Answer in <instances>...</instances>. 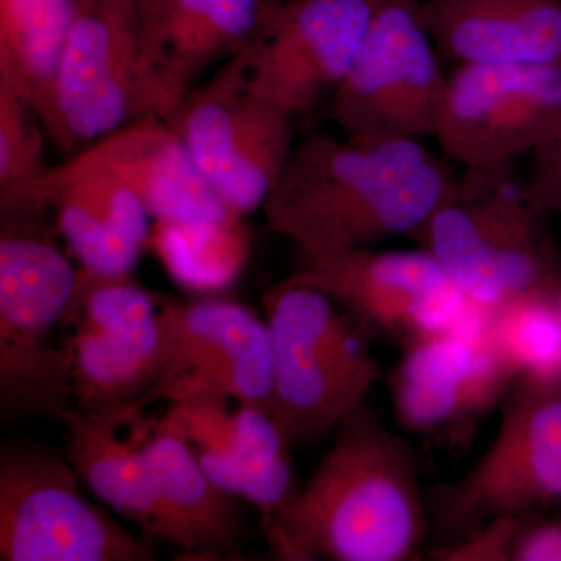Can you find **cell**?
I'll use <instances>...</instances> for the list:
<instances>
[{"label":"cell","instance_id":"31","mask_svg":"<svg viewBox=\"0 0 561 561\" xmlns=\"http://www.w3.org/2000/svg\"><path fill=\"white\" fill-rule=\"evenodd\" d=\"M133 2L138 3L140 9V7L147 5V3L153 2V0H133Z\"/></svg>","mask_w":561,"mask_h":561},{"label":"cell","instance_id":"17","mask_svg":"<svg viewBox=\"0 0 561 561\" xmlns=\"http://www.w3.org/2000/svg\"><path fill=\"white\" fill-rule=\"evenodd\" d=\"M518 379L486 334L445 332L404 348L390 376L402 430L459 443Z\"/></svg>","mask_w":561,"mask_h":561},{"label":"cell","instance_id":"2","mask_svg":"<svg viewBox=\"0 0 561 561\" xmlns=\"http://www.w3.org/2000/svg\"><path fill=\"white\" fill-rule=\"evenodd\" d=\"M294 500L264 516L272 552L289 561H411L431 530L419 456L367 402Z\"/></svg>","mask_w":561,"mask_h":561},{"label":"cell","instance_id":"6","mask_svg":"<svg viewBox=\"0 0 561 561\" xmlns=\"http://www.w3.org/2000/svg\"><path fill=\"white\" fill-rule=\"evenodd\" d=\"M481 459L427 494L431 527L449 542L491 522L561 502V386L518 378Z\"/></svg>","mask_w":561,"mask_h":561},{"label":"cell","instance_id":"12","mask_svg":"<svg viewBox=\"0 0 561 561\" xmlns=\"http://www.w3.org/2000/svg\"><path fill=\"white\" fill-rule=\"evenodd\" d=\"M161 354L157 379L133 411L153 401L232 398L267 413L273 345L267 320L225 298L161 305Z\"/></svg>","mask_w":561,"mask_h":561},{"label":"cell","instance_id":"14","mask_svg":"<svg viewBox=\"0 0 561 561\" xmlns=\"http://www.w3.org/2000/svg\"><path fill=\"white\" fill-rule=\"evenodd\" d=\"M383 0H279L238 51L250 91L290 114L311 110L348 76Z\"/></svg>","mask_w":561,"mask_h":561},{"label":"cell","instance_id":"18","mask_svg":"<svg viewBox=\"0 0 561 561\" xmlns=\"http://www.w3.org/2000/svg\"><path fill=\"white\" fill-rule=\"evenodd\" d=\"M279 0H153L140 7L144 54L160 91L164 122L214 62L250 43Z\"/></svg>","mask_w":561,"mask_h":561},{"label":"cell","instance_id":"23","mask_svg":"<svg viewBox=\"0 0 561 561\" xmlns=\"http://www.w3.org/2000/svg\"><path fill=\"white\" fill-rule=\"evenodd\" d=\"M289 448L267 413L241 405L231 413L219 438L195 454L217 485L245 497L265 516L286 507L300 490Z\"/></svg>","mask_w":561,"mask_h":561},{"label":"cell","instance_id":"5","mask_svg":"<svg viewBox=\"0 0 561 561\" xmlns=\"http://www.w3.org/2000/svg\"><path fill=\"white\" fill-rule=\"evenodd\" d=\"M41 217L2 219L0 232V405L3 419L46 416L68 423L77 412L65 324L79 271Z\"/></svg>","mask_w":561,"mask_h":561},{"label":"cell","instance_id":"27","mask_svg":"<svg viewBox=\"0 0 561 561\" xmlns=\"http://www.w3.org/2000/svg\"><path fill=\"white\" fill-rule=\"evenodd\" d=\"M38 114L0 83V192L20 187L46 171Z\"/></svg>","mask_w":561,"mask_h":561},{"label":"cell","instance_id":"30","mask_svg":"<svg viewBox=\"0 0 561 561\" xmlns=\"http://www.w3.org/2000/svg\"><path fill=\"white\" fill-rule=\"evenodd\" d=\"M524 519L513 538L511 561H561V519Z\"/></svg>","mask_w":561,"mask_h":561},{"label":"cell","instance_id":"11","mask_svg":"<svg viewBox=\"0 0 561 561\" xmlns=\"http://www.w3.org/2000/svg\"><path fill=\"white\" fill-rule=\"evenodd\" d=\"M294 119L250 91L239 55L165 122L231 213L262 209L294 150Z\"/></svg>","mask_w":561,"mask_h":561},{"label":"cell","instance_id":"26","mask_svg":"<svg viewBox=\"0 0 561 561\" xmlns=\"http://www.w3.org/2000/svg\"><path fill=\"white\" fill-rule=\"evenodd\" d=\"M485 334L518 378L561 386V309L557 295H526L489 311Z\"/></svg>","mask_w":561,"mask_h":561},{"label":"cell","instance_id":"4","mask_svg":"<svg viewBox=\"0 0 561 561\" xmlns=\"http://www.w3.org/2000/svg\"><path fill=\"white\" fill-rule=\"evenodd\" d=\"M264 309L273 345L267 415L290 446L327 437L382 379L368 337L330 297L301 284L279 280Z\"/></svg>","mask_w":561,"mask_h":561},{"label":"cell","instance_id":"10","mask_svg":"<svg viewBox=\"0 0 561 561\" xmlns=\"http://www.w3.org/2000/svg\"><path fill=\"white\" fill-rule=\"evenodd\" d=\"M446 80L421 20V0H383L330 119L354 142L434 136Z\"/></svg>","mask_w":561,"mask_h":561},{"label":"cell","instance_id":"19","mask_svg":"<svg viewBox=\"0 0 561 561\" xmlns=\"http://www.w3.org/2000/svg\"><path fill=\"white\" fill-rule=\"evenodd\" d=\"M146 430L149 432L139 446L153 483L154 515L149 535L194 556H234L245 531L238 496L206 474L191 442L171 421H151Z\"/></svg>","mask_w":561,"mask_h":561},{"label":"cell","instance_id":"9","mask_svg":"<svg viewBox=\"0 0 561 561\" xmlns=\"http://www.w3.org/2000/svg\"><path fill=\"white\" fill-rule=\"evenodd\" d=\"M66 457L31 442L0 451V560L151 561L146 541L95 507Z\"/></svg>","mask_w":561,"mask_h":561},{"label":"cell","instance_id":"13","mask_svg":"<svg viewBox=\"0 0 561 561\" xmlns=\"http://www.w3.org/2000/svg\"><path fill=\"white\" fill-rule=\"evenodd\" d=\"M160 301L133 278L79 271L66 313L77 411L135 408L160 368Z\"/></svg>","mask_w":561,"mask_h":561},{"label":"cell","instance_id":"25","mask_svg":"<svg viewBox=\"0 0 561 561\" xmlns=\"http://www.w3.org/2000/svg\"><path fill=\"white\" fill-rule=\"evenodd\" d=\"M149 247L181 286L213 294L239 278L250 239L243 217L228 214L220 219L154 220Z\"/></svg>","mask_w":561,"mask_h":561},{"label":"cell","instance_id":"15","mask_svg":"<svg viewBox=\"0 0 561 561\" xmlns=\"http://www.w3.org/2000/svg\"><path fill=\"white\" fill-rule=\"evenodd\" d=\"M561 125V66L459 65L446 80L437 130L463 168L534 153Z\"/></svg>","mask_w":561,"mask_h":561},{"label":"cell","instance_id":"24","mask_svg":"<svg viewBox=\"0 0 561 561\" xmlns=\"http://www.w3.org/2000/svg\"><path fill=\"white\" fill-rule=\"evenodd\" d=\"M76 0H0V83L28 103L47 133Z\"/></svg>","mask_w":561,"mask_h":561},{"label":"cell","instance_id":"7","mask_svg":"<svg viewBox=\"0 0 561 561\" xmlns=\"http://www.w3.org/2000/svg\"><path fill=\"white\" fill-rule=\"evenodd\" d=\"M150 116L164 119V108L144 54L138 3L76 0L47 135L70 153Z\"/></svg>","mask_w":561,"mask_h":561},{"label":"cell","instance_id":"8","mask_svg":"<svg viewBox=\"0 0 561 561\" xmlns=\"http://www.w3.org/2000/svg\"><path fill=\"white\" fill-rule=\"evenodd\" d=\"M284 280L321 291L367 337L389 339L402 348L445 332H481L489 316L423 249H367L300 260Z\"/></svg>","mask_w":561,"mask_h":561},{"label":"cell","instance_id":"29","mask_svg":"<svg viewBox=\"0 0 561 561\" xmlns=\"http://www.w3.org/2000/svg\"><path fill=\"white\" fill-rule=\"evenodd\" d=\"M527 183L541 209L551 217H561V125L551 138L530 153Z\"/></svg>","mask_w":561,"mask_h":561},{"label":"cell","instance_id":"22","mask_svg":"<svg viewBox=\"0 0 561 561\" xmlns=\"http://www.w3.org/2000/svg\"><path fill=\"white\" fill-rule=\"evenodd\" d=\"M138 416L133 408L77 411L66 423L65 457L103 504L149 534L154 515L149 463L139 445L119 435Z\"/></svg>","mask_w":561,"mask_h":561},{"label":"cell","instance_id":"32","mask_svg":"<svg viewBox=\"0 0 561 561\" xmlns=\"http://www.w3.org/2000/svg\"><path fill=\"white\" fill-rule=\"evenodd\" d=\"M557 298H559V305H560V309H561V286H560L559 294H557Z\"/></svg>","mask_w":561,"mask_h":561},{"label":"cell","instance_id":"28","mask_svg":"<svg viewBox=\"0 0 561 561\" xmlns=\"http://www.w3.org/2000/svg\"><path fill=\"white\" fill-rule=\"evenodd\" d=\"M526 518L527 516H513L485 524L461 540L440 546L434 552L435 559L511 561L513 538Z\"/></svg>","mask_w":561,"mask_h":561},{"label":"cell","instance_id":"1","mask_svg":"<svg viewBox=\"0 0 561 561\" xmlns=\"http://www.w3.org/2000/svg\"><path fill=\"white\" fill-rule=\"evenodd\" d=\"M456 181L420 140L312 135L295 144L262 213L268 230L294 243L300 260H323L412 238Z\"/></svg>","mask_w":561,"mask_h":561},{"label":"cell","instance_id":"21","mask_svg":"<svg viewBox=\"0 0 561 561\" xmlns=\"http://www.w3.org/2000/svg\"><path fill=\"white\" fill-rule=\"evenodd\" d=\"M80 154L130 187L154 220L220 219L234 214L210 191L183 140L160 117L125 125Z\"/></svg>","mask_w":561,"mask_h":561},{"label":"cell","instance_id":"16","mask_svg":"<svg viewBox=\"0 0 561 561\" xmlns=\"http://www.w3.org/2000/svg\"><path fill=\"white\" fill-rule=\"evenodd\" d=\"M47 209H54L80 271L90 275H127L149 247L150 216L138 195L80 153L0 192L2 219L41 217Z\"/></svg>","mask_w":561,"mask_h":561},{"label":"cell","instance_id":"20","mask_svg":"<svg viewBox=\"0 0 561 561\" xmlns=\"http://www.w3.org/2000/svg\"><path fill=\"white\" fill-rule=\"evenodd\" d=\"M421 20L457 65L561 66V0H421Z\"/></svg>","mask_w":561,"mask_h":561},{"label":"cell","instance_id":"3","mask_svg":"<svg viewBox=\"0 0 561 561\" xmlns=\"http://www.w3.org/2000/svg\"><path fill=\"white\" fill-rule=\"evenodd\" d=\"M549 214L513 161L465 168L412 236L483 311L535 294H559L561 254Z\"/></svg>","mask_w":561,"mask_h":561}]
</instances>
